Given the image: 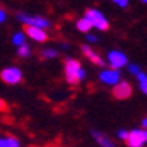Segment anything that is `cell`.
Listing matches in <instances>:
<instances>
[{
    "label": "cell",
    "mask_w": 147,
    "mask_h": 147,
    "mask_svg": "<svg viewBox=\"0 0 147 147\" xmlns=\"http://www.w3.org/2000/svg\"><path fill=\"white\" fill-rule=\"evenodd\" d=\"M64 74L70 85L86 79V70L80 66V63L74 58H67L64 64Z\"/></svg>",
    "instance_id": "obj_1"
},
{
    "label": "cell",
    "mask_w": 147,
    "mask_h": 147,
    "mask_svg": "<svg viewBox=\"0 0 147 147\" xmlns=\"http://www.w3.org/2000/svg\"><path fill=\"white\" fill-rule=\"evenodd\" d=\"M18 20L26 26H34V28H41V29H47L51 26V22L47 18L35 16L29 13H18Z\"/></svg>",
    "instance_id": "obj_2"
},
{
    "label": "cell",
    "mask_w": 147,
    "mask_h": 147,
    "mask_svg": "<svg viewBox=\"0 0 147 147\" xmlns=\"http://www.w3.org/2000/svg\"><path fill=\"white\" fill-rule=\"evenodd\" d=\"M92 24V28L98 29V31H107L109 28V22L108 19L105 18V15L98 10V9H88L86 10V15H85Z\"/></svg>",
    "instance_id": "obj_3"
},
{
    "label": "cell",
    "mask_w": 147,
    "mask_h": 147,
    "mask_svg": "<svg viewBox=\"0 0 147 147\" xmlns=\"http://www.w3.org/2000/svg\"><path fill=\"white\" fill-rule=\"evenodd\" d=\"M125 143L128 147H144L147 144V130L146 128L130 130Z\"/></svg>",
    "instance_id": "obj_4"
},
{
    "label": "cell",
    "mask_w": 147,
    "mask_h": 147,
    "mask_svg": "<svg viewBox=\"0 0 147 147\" xmlns=\"http://www.w3.org/2000/svg\"><path fill=\"white\" fill-rule=\"evenodd\" d=\"M0 77H2V80L5 83H7V85H18V83H20V80H22L24 74H22V70L19 67L9 66V67L2 70Z\"/></svg>",
    "instance_id": "obj_5"
},
{
    "label": "cell",
    "mask_w": 147,
    "mask_h": 147,
    "mask_svg": "<svg viewBox=\"0 0 147 147\" xmlns=\"http://www.w3.org/2000/svg\"><path fill=\"white\" fill-rule=\"evenodd\" d=\"M107 61L109 63L111 69H115V70H121L122 67H125L128 64V58L122 51H118V50H112L108 53L107 55Z\"/></svg>",
    "instance_id": "obj_6"
},
{
    "label": "cell",
    "mask_w": 147,
    "mask_h": 147,
    "mask_svg": "<svg viewBox=\"0 0 147 147\" xmlns=\"http://www.w3.org/2000/svg\"><path fill=\"white\" fill-rule=\"evenodd\" d=\"M99 79L100 82H103L105 85H109V86H115L117 83L121 82V73L119 70L115 69H102V71L99 73Z\"/></svg>",
    "instance_id": "obj_7"
},
{
    "label": "cell",
    "mask_w": 147,
    "mask_h": 147,
    "mask_svg": "<svg viewBox=\"0 0 147 147\" xmlns=\"http://www.w3.org/2000/svg\"><path fill=\"white\" fill-rule=\"evenodd\" d=\"M131 92H133V89H131V85L128 82H119V83H117V85L114 86V95L118 99L130 98Z\"/></svg>",
    "instance_id": "obj_8"
},
{
    "label": "cell",
    "mask_w": 147,
    "mask_h": 147,
    "mask_svg": "<svg viewBox=\"0 0 147 147\" xmlns=\"http://www.w3.org/2000/svg\"><path fill=\"white\" fill-rule=\"evenodd\" d=\"M25 35L29 36L32 41H35V42H45L47 41V32H45V29H41V28L26 26Z\"/></svg>",
    "instance_id": "obj_9"
},
{
    "label": "cell",
    "mask_w": 147,
    "mask_h": 147,
    "mask_svg": "<svg viewBox=\"0 0 147 147\" xmlns=\"http://www.w3.org/2000/svg\"><path fill=\"white\" fill-rule=\"evenodd\" d=\"M82 53L85 54V57L88 58V60H90L93 64H96V66H100V67H103L105 66V61L100 58V55L95 51V50H92L90 47H88V45H83L82 47Z\"/></svg>",
    "instance_id": "obj_10"
},
{
    "label": "cell",
    "mask_w": 147,
    "mask_h": 147,
    "mask_svg": "<svg viewBox=\"0 0 147 147\" xmlns=\"http://www.w3.org/2000/svg\"><path fill=\"white\" fill-rule=\"evenodd\" d=\"M90 136L93 137V140L98 143L99 147H117L114 141H111L107 136H105L103 133H100L99 130H92L90 131Z\"/></svg>",
    "instance_id": "obj_11"
},
{
    "label": "cell",
    "mask_w": 147,
    "mask_h": 147,
    "mask_svg": "<svg viewBox=\"0 0 147 147\" xmlns=\"http://www.w3.org/2000/svg\"><path fill=\"white\" fill-rule=\"evenodd\" d=\"M0 147H20V141L13 136H0Z\"/></svg>",
    "instance_id": "obj_12"
},
{
    "label": "cell",
    "mask_w": 147,
    "mask_h": 147,
    "mask_svg": "<svg viewBox=\"0 0 147 147\" xmlns=\"http://www.w3.org/2000/svg\"><path fill=\"white\" fill-rule=\"evenodd\" d=\"M76 28H77V31H80V32H83V34H89L93 28H92V24H90V20L86 18V16H83V18H80L77 22H76Z\"/></svg>",
    "instance_id": "obj_13"
},
{
    "label": "cell",
    "mask_w": 147,
    "mask_h": 147,
    "mask_svg": "<svg viewBox=\"0 0 147 147\" xmlns=\"http://www.w3.org/2000/svg\"><path fill=\"white\" fill-rule=\"evenodd\" d=\"M136 77H137V83H138L140 90L147 96V74H146V71H140L138 74H136Z\"/></svg>",
    "instance_id": "obj_14"
},
{
    "label": "cell",
    "mask_w": 147,
    "mask_h": 147,
    "mask_svg": "<svg viewBox=\"0 0 147 147\" xmlns=\"http://www.w3.org/2000/svg\"><path fill=\"white\" fill-rule=\"evenodd\" d=\"M12 44L16 48L20 47V45H24V44H26V35H25V32H15L13 36H12Z\"/></svg>",
    "instance_id": "obj_15"
},
{
    "label": "cell",
    "mask_w": 147,
    "mask_h": 147,
    "mask_svg": "<svg viewBox=\"0 0 147 147\" xmlns=\"http://www.w3.org/2000/svg\"><path fill=\"white\" fill-rule=\"evenodd\" d=\"M18 55L20 58H28L31 55V47L28 44H24V45L18 47Z\"/></svg>",
    "instance_id": "obj_16"
},
{
    "label": "cell",
    "mask_w": 147,
    "mask_h": 147,
    "mask_svg": "<svg viewBox=\"0 0 147 147\" xmlns=\"http://www.w3.org/2000/svg\"><path fill=\"white\" fill-rule=\"evenodd\" d=\"M41 55H42L45 60H53L58 55V53H57L55 48H44L42 53H41Z\"/></svg>",
    "instance_id": "obj_17"
},
{
    "label": "cell",
    "mask_w": 147,
    "mask_h": 147,
    "mask_svg": "<svg viewBox=\"0 0 147 147\" xmlns=\"http://www.w3.org/2000/svg\"><path fill=\"white\" fill-rule=\"evenodd\" d=\"M127 69H128V71H130L131 74H138V73L141 71L140 66L136 64V63H134V64H133V63H131V64H127Z\"/></svg>",
    "instance_id": "obj_18"
},
{
    "label": "cell",
    "mask_w": 147,
    "mask_h": 147,
    "mask_svg": "<svg viewBox=\"0 0 147 147\" xmlns=\"http://www.w3.org/2000/svg\"><path fill=\"white\" fill-rule=\"evenodd\" d=\"M127 136H128V130H119V131L117 133V137H118L119 140H122V141L127 140Z\"/></svg>",
    "instance_id": "obj_19"
},
{
    "label": "cell",
    "mask_w": 147,
    "mask_h": 147,
    "mask_svg": "<svg viewBox=\"0 0 147 147\" xmlns=\"http://www.w3.org/2000/svg\"><path fill=\"white\" fill-rule=\"evenodd\" d=\"M86 39H88V42H90V44H95V42H98V36L96 35H93V34H86Z\"/></svg>",
    "instance_id": "obj_20"
},
{
    "label": "cell",
    "mask_w": 147,
    "mask_h": 147,
    "mask_svg": "<svg viewBox=\"0 0 147 147\" xmlns=\"http://www.w3.org/2000/svg\"><path fill=\"white\" fill-rule=\"evenodd\" d=\"M112 2L117 5V6H119V7H127L128 6V0H112Z\"/></svg>",
    "instance_id": "obj_21"
},
{
    "label": "cell",
    "mask_w": 147,
    "mask_h": 147,
    "mask_svg": "<svg viewBox=\"0 0 147 147\" xmlns=\"http://www.w3.org/2000/svg\"><path fill=\"white\" fill-rule=\"evenodd\" d=\"M6 18H7V15H6V10L0 7V24H3L5 20H6Z\"/></svg>",
    "instance_id": "obj_22"
},
{
    "label": "cell",
    "mask_w": 147,
    "mask_h": 147,
    "mask_svg": "<svg viewBox=\"0 0 147 147\" xmlns=\"http://www.w3.org/2000/svg\"><path fill=\"white\" fill-rule=\"evenodd\" d=\"M141 128H146L147 130V117H144L143 121H141Z\"/></svg>",
    "instance_id": "obj_23"
},
{
    "label": "cell",
    "mask_w": 147,
    "mask_h": 147,
    "mask_svg": "<svg viewBox=\"0 0 147 147\" xmlns=\"http://www.w3.org/2000/svg\"><path fill=\"white\" fill-rule=\"evenodd\" d=\"M5 109H6V103L3 99H0V111H5Z\"/></svg>",
    "instance_id": "obj_24"
},
{
    "label": "cell",
    "mask_w": 147,
    "mask_h": 147,
    "mask_svg": "<svg viewBox=\"0 0 147 147\" xmlns=\"http://www.w3.org/2000/svg\"><path fill=\"white\" fill-rule=\"evenodd\" d=\"M61 48H64V50L69 48V44H61Z\"/></svg>",
    "instance_id": "obj_25"
},
{
    "label": "cell",
    "mask_w": 147,
    "mask_h": 147,
    "mask_svg": "<svg viewBox=\"0 0 147 147\" xmlns=\"http://www.w3.org/2000/svg\"><path fill=\"white\" fill-rule=\"evenodd\" d=\"M141 2H143L144 5H147V0H141Z\"/></svg>",
    "instance_id": "obj_26"
}]
</instances>
